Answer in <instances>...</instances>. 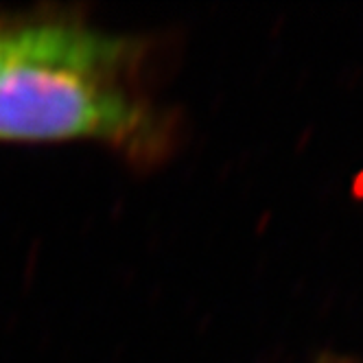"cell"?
<instances>
[{
	"mask_svg": "<svg viewBox=\"0 0 363 363\" xmlns=\"http://www.w3.org/2000/svg\"><path fill=\"white\" fill-rule=\"evenodd\" d=\"M16 33H18V27H11V24L0 22V70H3V66L9 62V57L13 53Z\"/></svg>",
	"mask_w": 363,
	"mask_h": 363,
	"instance_id": "cell-2",
	"label": "cell"
},
{
	"mask_svg": "<svg viewBox=\"0 0 363 363\" xmlns=\"http://www.w3.org/2000/svg\"><path fill=\"white\" fill-rule=\"evenodd\" d=\"M129 42L64 20L18 24L0 70V140H143L149 118L123 84Z\"/></svg>",
	"mask_w": 363,
	"mask_h": 363,
	"instance_id": "cell-1",
	"label": "cell"
}]
</instances>
